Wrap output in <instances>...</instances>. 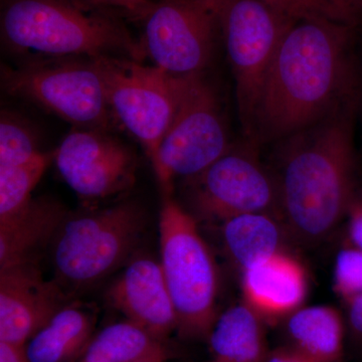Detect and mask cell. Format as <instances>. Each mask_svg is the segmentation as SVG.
I'll list each match as a JSON object with an SVG mask.
<instances>
[{"mask_svg":"<svg viewBox=\"0 0 362 362\" xmlns=\"http://www.w3.org/2000/svg\"><path fill=\"white\" fill-rule=\"evenodd\" d=\"M349 245L362 250V201L356 197L347 214Z\"/></svg>","mask_w":362,"mask_h":362,"instance_id":"cell-26","label":"cell"},{"mask_svg":"<svg viewBox=\"0 0 362 362\" xmlns=\"http://www.w3.org/2000/svg\"><path fill=\"white\" fill-rule=\"evenodd\" d=\"M209 362H216V361H209Z\"/></svg>","mask_w":362,"mask_h":362,"instance_id":"cell-34","label":"cell"},{"mask_svg":"<svg viewBox=\"0 0 362 362\" xmlns=\"http://www.w3.org/2000/svg\"><path fill=\"white\" fill-rule=\"evenodd\" d=\"M94 6L116 7L128 13H146L149 8L148 0H87Z\"/></svg>","mask_w":362,"mask_h":362,"instance_id":"cell-28","label":"cell"},{"mask_svg":"<svg viewBox=\"0 0 362 362\" xmlns=\"http://www.w3.org/2000/svg\"><path fill=\"white\" fill-rule=\"evenodd\" d=\"M293 20L321 18L356 26L362 16L359 0H264Z\"/></svg>","mask_w":362,"mask_h":362,"instance_id":"cell-24","label":"cell"},{"mask_svg":"<svg viewBox=\"0 0 362 362\" xmlns=\"http://www.w3.org/2000/svg\"><path fill=\"white\" fill-rule=\"evenodd\" d=\"M358 199H361V201H362V194H361V197H358Z\"/></svg>","mask_w":362,"mask_h":362,"instance_id":"cell-32","label":"cell"},{"mask_svg":"<svg viewBox=\"0 0 362 362\" xmlns=\"http://www.w3.org/2000/svg\"><path fill=\"white\" fill-rule=\"evenodd\" d=\"M125 266L109 289V301L126 320L164 341L177 330V317L160 263L139 256Z\"/></svg>","mask_w":362,"mask_h":362,"instance_id":"cell-14","label":"cell"},{"mask_svg":"<svg viewBox=\"0 0 362 362\" xmlns=\"http://www.w3.org/2000/svg\"><path fill=\"white\" fill-rule=\"evenodd\" d=\"M187 211L195 220L223 223L250 213L280 218L277 183L259 157V145L244 140L199 175L183 180Z\"/></svg>","mask_w":362,"mask_h":362,"instance_id":"cell-10","label":"cell"},{"mask_svg":"<svg viewBox=\"0 0 362 362\" xmlns=\"http://www.w3.org/2000/svg\"><path fill=\"white\" fill-rule=\"evenodd\" d=\"M333 289L345 303L362 294V250L347 245L338 252L333 272Z\"/></svg>","mask_w":362,"mask_h":362,"instance_id":"cell-25","label":"cell"},{"mask_svg":"<svg viewBox=\"0 0 362 362\" xmlns=\"http://www.w3.org/2000/svg\"><path fill=\"white\" fill-rule=\"evenodd\" d=\"M295 20L264 0H221L220 25L244 140L256 143L259 100L279 45Z\"/></svg>","mask_w":362,"mask_h":362,"instance_id":"cell-7","label":"cell"},{"mask_svg":"<svg viewBox=\"0 0 362 362\" xmlns=\"http://www.w3.org/2000/svg\"><path fill=\"white\" fill-rule=\"evenodd\" d=\"M0 362H28L23 347L0 342Z\"/></svg>","mask_w":362,"mask_h":362,"instance_id":"cell-30","label":"cell"},{"mask_svg":"<svg viewBox=\"0 0 362 362\" xmlns=\"http://www.w3.org/2000/svg\"><path fill=\"white\" fill-rule=\"evenodd\" d=\"M163 340L125 320L93 337L78 362H146L166 358Z\"/></svg>","mask_w":362,"mask_h":362,"instance_id":"cell-21","label":"cell"},{"mask_svg":"<svg viewBox=\"0 0 362 362\" xmlns=\"http://www.w3.org/2000/svg\"><path fill=\"white\" fill-rule=\"evenodd\" d=\"M162 274L177 317V332L206 339L218 318L220 272L211 247L185 207L164 194L159 214Z\"/></svg>","mask_w":362,"mask_h":362,"instance_id":"cell-4","label":"cell"},{"mask_svg":"<svg viewBox=\"0 0 362 362\" xmlns=\"http://www.w3.org/2000/svg\"><path fill=\"white\" fill-rule=\"evenodd\" d=\"M92 313L66 305L23 347L28 362H71L82 356L93 338Z\"/></svg>","mask_w":362,"mask_h":362,"instance_id":"cell-20","label":"cell"},{"mask_svg":"<svg viewBox=\"0 0 362 362\" xmlns=\"http://www.w3.org/2000/svg\"><path fill=\"white\" fill-rule=\"evenodd\" d=\"M266 362H316L290 345L270 350Z\"/></svg>","mask_w":362,"mask_h":362,"instance_id":"cell-29","label":"cell"},{"mask_svg":"<svg viewBox=\"0 0 362 362\" xmlns=\"http://www.w3.org/2000/svg\"><path fill=\"white\" fill-rule=\"evenodd\" d=\"M2 90L51 112L76 129L111 131L115 122L103 78L89 58L20 59L1 66Z\"/></svg>","mask_w":362,"mask_h":362,"instance_id":"cell-6","label":"cell"},{"mask_svg":"<svg viewBox=\"0 0 362 362\" xmlns=\"http://www.w3.org/2000/svg\"><path fill=\"white\" fill-rule=\"evenodd\" d=\"M68 216L61 202L42 197H33L20 211L0 220V269L37 263Z\"/></svg>","mask_w":362,"mask_h":362,"instance_id":"cell-16","label":"cell"},{"mask_svg":"<svg viewBox=\"0 0 362 362\" xmlns=\"http://www.w3.org/2000/svg\"><path fill=\"white\" fill-rule=\"evenodd\" d=\"M68 299L56 281L45 280L37 263L0 269V342L25 347Z\"/></svg>","mask_w":362,"mask_h":362,"instance_id":"cell-13","label":"cell"},{"mask_svg":"<svg viewBox=\"0 0 362 362\" xmlns=\"http://www.w3.org/2000/svg\"><path fill=\"white\" fill-rule=\"evenodd\" d=\"M40 152L39 136L32 124L20 114L4 109L0 116V166L23 163Z\"/></svg>","mask_w":362,"mask_h":362,"instance_id":"cell-23","label":"cell"},{"mask_svg":"<svg viewBox=\"0 0 362 362\" xmlns=\"http://www.w3.org/2000/svg\"><path fill=\"white\" fill-rule=\"evenodd\" d=\"M354 28L321 18L295 20L288 28L259 100V146L277 143L340 109L359 104Z\"/></svg>","mask_w":362,"mask_h":362,"instance_id":"cell-1","label":"cell"},{"mask_svg":"<svg viewBox=\"0 0 362 362\" xmlns=\"http://www.w3.org/2000/svg\"><path fill=\"white\" fill-rule=\"evenodd\" d=\"M290 346L316 362H342L347 323L329 305L302 306L285 319Z\"/></svg>","mask_w":362,"mask_h":362,"instance_id":"cell-18","label":"cell"},{"mask_svg":"<svg viewBox=\"0 0 362 362\" xmlns=\"http://www.w3.org/2000/svg\"><path fill=\"white\" fill-rule=\"evenodd\" d=\"M59 175L87 201L108 199L129 189L135 181L137 158L111 131L75 129L54 151Z\"/></svg>","mask_w":362,"mask_h":362,"instance_id":"cell-12","label":"cell"},{"mask_svg":"<svg viewBox=\"0 0 362 362\" xmlns=\"http://www.w3.org/2000/svg\"><path fill=\"white\" fill-rule=\"evenodd\" d=\"M267 323L244 301L218 314L206 341L216 362H266Z\"/></svg>","mask_w":362,"mask_h":362,"instance_id":"cell-17","label":"cell"},{"mask_svg":"<svg viewBox=\"0 0 362 362\" xmlns=\"http://www.w3.org/2000/svg\"><path fill=\"white\" fill-rule=\"evenodd\" d=\"M359 1H361V4H362V0H359Z\"/></svg>","mask_w":362,"mask_h":362,"instance_id":"cell-33","label":"cell"},{"mask_svg":"<svg viewBox=\"0 0 362 362\" xmlns=\"http://www.w3.org/2000/svg\"><path fill=\"white\" fill-rule=\"evenodd\" d=\"M54 151H42L28 161L0 166V220L18 213L33 199V192L49 164Z\"/></svg>","mask_w":362,"mask_h":362,"instance_id":"cell-22","label":"cell"},{"mask_svg":"<svg viewBox=\"0 0 362 362\" xmlns=\"http://www.w3.org/2000/svg\"><path fill=\"white\" fill-rule=\"evenodd\" d=\"M358 105L340 109L276 143L280 218L289 235L317 244L334 232L354 199V115Z\"/></svg>","mask_w":362,"mask_h":362,"instance_id":"cell-2","label":"cell"},{"mask_svg":"<svg viewBox=\"0 0 362 362\" xmlns=\"http://www.w3.org/2000/svg\"><path fill=\"white\" fill-rule=\"evenodd\" d=\"M347 305V330L352 341L362 346V294Z\"/></svg>","mask_w":362,"mask_h":362,"instance_id":"cell-27","label":"cell"},{"mask_svg":"<svg viewBox=\"0 0 362 362\" xmlns=\"http://www.w3.org/2000/svg\"><path fill=\"white\" fill-rule=\"evenodd\" d=\"M93 59L103 78L114 119L142 145L153 165L175 117L182 76L122 57Z\"/></svg>","mask_w":362,"mask_h":362,"instance_id":"cell-9","label":"cell"},{"mask_svg":"<svg viewBox=\"0 0 362 362\" xmlns=\"http://www.w3.org/2000/svg\"><path fill=\"white\" fill-rule=\"evenodd\" d=\"M0 30L2 47L18 59L146 56L122 26L70 0H7Z\"/></svg>","mask_w":362,"mask_h":362,"instance_id":"cell-3","label":"cell"},{"mask_svg":"<svg viewBox=\"0 0 362 362\" xmlns=\"http://www.w3.org/2000/svg\"><path fill=\"white\" fill-rule=\"evenodd\" d=\"M146 228V211L137 202L69 214L51 247L54 281L65 292L97 284L130 261Z\"/></svg>","mask_w":362,"mask_h":362,"instance_id":"cell-5","label":"cell"},{"mask_svg":"<svg viewBox=\"0 0 362 362\" xmlns=\"http://www.w3.org/2000/svg\"><path fill=\"white\" fill-rule=\"evenodd\" d=\"M223 249L240 272L285 249L287 228L278 216L250 213L221 223Z\"/></svg>","mask_w":362,"mask_h":362,"instance_id":"cell-19","label":"cell"},{"mask_svg":"<svg viewBox=\"0 0 362 362\" xmlns=\"http://www.w3.org/2000/svg\"><path fill=\"white\" fill-rule=\"evenodd\" d=\"M165 361H164V359H156V361H146V362H164Z\"/></svg>","mask_w":362,"mask_h":362,"instance_id":"cell-31","label":"cell"},{"mask_svg":"<svg viewBox=\"0 0 362 362\" xmlns=\"http://www.w3.org/2000/svg\"><path fill=\"white\" fill-rule=\"evenodd\" d=\"M243 301L267 323L287 318L304 306L308 276L301 262L287 251L252 264L240 272Z\"/></svg>","mask_w":362,"mask_h":362,"instance_id":"cell-15","label":"cell"},{"mask_svg":"<svg viewBox=\"0 0 362 362\" xmlns=\"http://www.w3.org/2000/svg\"><path fill=\"white\" fill-rule=\"evenodd\" d=\"M232 146L218 93L204 73L182 76L175 117L152 165L164 194H173L175 180L199 175Z\"/></svg>","mask_w":362,"mask_h":362,"instance_id":"cell-8","label":"cell"},{"mask_svg":"<svg viewBox=\"0 0 362 362\" xmlns=\"http://www.w3.org/2000/svg\"><path fill=\"white\" fill-rule=\"evenodd\" d=\"M221 0H161L149 6L142 47L153 65L171 75L204 73L221 30Z\"/></svg>","mask_w":362,"mask_h":362,"instance_id":"cell-11","label":"cell"}]
</instances>
